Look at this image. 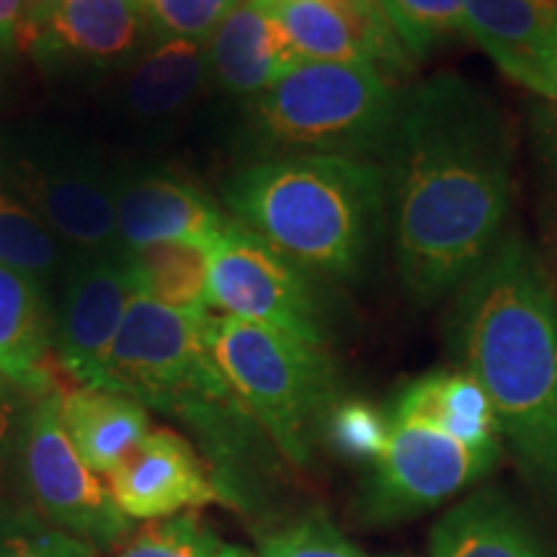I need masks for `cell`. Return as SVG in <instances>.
Masks as SVG:
<instances>
[{"label": "cell", "mask_w": 557, "mask_h": 557, "mask_svg": "<svg viewBox=\"0 0 557 557\" xmlns=\"http://www.w3.org/2000/svg\"><path fill=\"white\" fill-rule=\"evenodd\" d=\"M395 267L413 305L457 295L506 235L513 143L478 83L442 73L400 90L380 158Z\"/></svg>", "instance_id": "1"}, {"label": "cell", "mask_w": 557, "mask_h": 557, "mask_svg": "<svg viewBox=\"0 0 557 557\" xmlns=\"http://www.w3.org/2000/svg\"><path fill=\"white\" fill-rule=\"evenodd\" d=\"M451 346L496 410L504 442L534 485L557 498V289L519 230L455 295Z\"/></svg>", "instance_id": "2"}, {"label": "cell", "mask_w": 557, "mask_h": 557, "mask_svg": "<svg viewBox=\"0 0 557 557\" xmlns=\"http://www.w3.org/2000/svg\"><path fill=\"white\" fill-rule=\"evenodd\" d=\"M222 199L233 218L299 269L357 278L387 220L385 171L346 156H274L243 165Z\"/></svg>", "instance_id": "3"}, {"label": "cell", "mask_w": 557, "mask_h": 557, "mask_svg": "<svg viewBox=\"0 0 557 557\" xmlns=\"http://www.w3.org/2000/svg\"><path fill=\"white\" fill-rule=\"evenodd\" d=\"M207 312L132 297L101 369V389L181 418L201 438L227 504H238V465L253 444V416L230 387L207 341Z\"/></svg>", "instance_id": "4"}, {"label": "cell", "mask_w": 557, "mask_h": 557, "mask_svg": "<svg viewBox=\"0 0 557 557\" xmlns=\"http://www.w3.org/2000/svg\"><path fill=\"white\" fill-rule=\"evenodd\" d=\"M400 90L367 62L302 60L250 101L256 143L274 156H346L380 163Z\"/></svg>", "instance_id": "5"}, {"label": "cell", "mask_w": 557, "mask_h": 557, "mask_svg": "<svg viewBox=\"0 0 557 557\" xmlns=\"http://www.w3.org/2000/svg\"><path fill=\"white\" fill-rule=\"evenodd\" d=\"M207 341L253 421L292 465L305 468L325 416L338 400L329 351L269 325L212 312Z\"/></svg>", "instance_id": "6"}, {"label": "cell", "mask_w": 557, "mask_h": 557, "mask_svg": "<svg viewBox=\"0 0 557 557\" xmlns=\"http://www.w3.org/2000/svg\"><path fill=\"white\" fill-rule=\"evenodd\" d=\"M207 305L325 348L323 312L305 269L235 218L209 248Z\"/></svg>", "instance_id": "7"}, {"label": "cell", "mask_w": 557, "mask_h": 557, "mask_svg": "<svg viewBox=\"0 0 557 557\" xmlns=\"http://www.w3.org/2000/svg\"><path fill=\"white\" fill-rule=\"evenodd\" d=\"M24 478L47 519L90 547H111L129 519L83 462L60 418V393L37 398L24 421Z\"/></svg>", "instance_id": "8"}, {"label": "cell", "mask_w": 557, "mask_h": 557, "mask_svg": "<svg viewBox=\"0 0 557 557\" xmlns=\"http://www.w3.org/2000/svg\"><path fill=\"white\" fill-rule=\"evenodd\" d=\"M416 418H389V442L364 491L369 521H400L465 491L498 465Z\"/></svg>", "instance_id": "9"}, {"label": "cell", "mask_w": 557, "mask_h": 557, "mask_svg": "<svg viewBox=\"0 0 557 557\" xmlns=\"http://www.w3.org/2000/svg\"><path fill=\"white\" fill-rule=\"evenodd\" d=\"M3 184L52 233L86 250H124L116 230L114 181L88 160L45 152H3Z\"/></svg>", "instance_id": "10"}, {"label": "cell", "mask_w": 557, "mask_h": 557, "mask_svg": "<svg viewBox=\"0 0 557 557\" xmlns=\"http://www.w3.org/2000/svg\"><path fill=\"white\" fill-rule=\"evenodd\" d=\"M137 292L124 250H86L70 267L54 323L60 364L88 387H99L101 369Z\"/></svg>", "instance_id": "11"}, {"label": "cell", "mask_w": 557, "mask_h": 557, "mask_svg": "<svg viewBox=\"0 0 557 557\" xmlns=\"http://www.w3.org/2000/svg\"><path fill=\"white\" fill-rule=\"evenodd\" d=\"M127 519H165L189 508L227 504L212 472L176 431H150L107 475Z\"/></svg>", "instance_id": "12"}, {"label": "cell", "mask_w": 557, "mask_h": 557, "mask_svg": "<svg viewBox=\"0 0 557 557\" xmlns=\"http://www.w3.org/2000/svg\"><path fill=\"white\" fill-rule=\"evenodd\" d=\"M462 32L506 78L557 103V0H465Z\"/></svg>", "instance_id": "13"}, {"label": "cell", "mask_w": 557, "mask_h": 557, "mask_svg": "<svg viewBox=\"0 0 557 557\" xmlns=\"http://www.w3.org/2000/svg\"><path fill=\"white\" fill-rule=\"evenodd\" d=\"M114 212L127 250L165 240H191L212 248L233 222L199 186L163 173L114 181Z\"/></svg>", "instance_id": "14"}, {"label": "cell", "mask_w": 557, "mask_h": 557, "mask_svg": "<svg viewBox=\"0 0 557 557\" xmlns=\"http://www.w3.org/2000/svg\"><path fill=\"white\" fill-rule=\"evenodd\" d=\"M207 58L220 86L248 99H256L302 62L271 13L269 0H246L230 13L209 37Z\"/></svg>", "instance_id": "15"}, {"label": "cell", "mask_w": 557, "mask_h": 557, "mask_svg": "<svg viewBox=\"0 0 557 557\" xmlns=\"http://www.w3.org/2000/svg\"><path fill=\"white\" fill-rule=\"evenodd\" d=\"M387 416L426 421L480 455L500 457L504 451L493 403L483 385L465 369L431 372L413 380L400 389Z\"/></svg>", "instance_id": "16"}, {"label": "cell", "mask_w": 557, "mask_h": 557, "mask_svg": "<svg viewBox=\"0 0 557 557\" xmlns=\"http://www.w3.org/2000/svg\"><path fill=\"white\" fill-rule=\"evenodd\" d=\"M50 320L41 289L0 263V377L34 398L54 393Z\"/></svg>", "instance_id": "17"}, {"label": "cell", "mask_w": 557, "mask_h": 557, "mask_svg": "<svg viewBox=\"0 0 557 557\" xmlns=\"http://www.w3.org/2000/svg\"><path fill=\"white\" fill-rule=\"evenodd\" d=\"M60 418L83 462L101 475H109L150 434L143 403L101 387L60 393Z\"/></svg>", "instance_id": "18"}, {"label": "cell", "mask_w": 557, "mask_h": 557, "mask_svg": "<svg viewBox=\"0 0 557 557\" xmlns=\"http://www.w3.org/2000/svg\"><path fill=\"white\" fill-rule=\"evenodd\" d=\"M431 557H549L511 500L478 491L457 504L431 532Z\"/></svg>", "instance_id": "19"}, {"label": "cell", "mask_w": 557, "mask_h": 557, "mask_svg": "<svg viewBox=\"0 0 557 557\" xmlns=\"http://www.w3.org/2000/svg\"><path fill=\"white\" fill-rule=\"evenodd\" d=\"M145 26L150 29L148 9L139 0H65L34 45L90 62H114L135 50Z\"/></svg>", "instance_id": "20"}, {"label": "cell", "mask_w": 557, "mask_h": 557, "mask_svg": "<svg viewBox=\"0 0 557 557\" xmlns=\"http://www.w3.org/2000/svg\"><path fill=\"white\" fill-rule=\"evenodd\" d=\"M132 287L173 310L207 312L209 246L191 240H165L143 248H124Z\"/></svg>", "instance_id": "21"}, {"label": "cell", "mask_w": 557, "mask_h": 557, "mask_svg": "<svg viewBox=\"0 0 557 557\" xmlns=\"http://www.w3.org/2000/svg\"><path fill=\"white\" fill-rule=\"evenodd\" d=\"M209 67L207 45L165 39L139 60L127 81V103L139 116H169L197 94Z\"/></svg>", "instance_id": "22"}, {"label": "cell", "mask_w": 557, "mask_h": 557, "mask_svg": "<svg viewBox=\"0 0 557 557\" xmlns=\"http://www.w3.org/2000/svg\"><path fill=\"white\" fill-rule=\"evenodd\" d=\"M269 5L302 60L374 65L364 34L331 0H269Z\"/></svg>", "instance_id": "23"}, {"label": "cell", "mask_w": 557, "mask_h": 557, "mask_svg": "<svg viewBox=\"0 0 557 557\" xmlns=\"http://www.w3.org/2000/svg\"><path fill=\"white\" fill-rule=\"evenodd\" d=\"M60 259L52 230L0 181V263L45 289L58 276Z\"/></svg>", "instance_id": "24"}, {"label": "cell", "mask_w": 557, "mask_h": 557, "mask_svg": "<svg viewBox=\"0 0 557 557\" xmlns=\"http://www.w3.org/2000/svg\"><path fill=\"white\" fill-rule=\"evenodd\" d=\"M408 58H426L462 32L465 0H374Z\"/></svg>", "instance_id": "25"}, {"label": "cell", "mask_w": 557, "mask_h": 557, "mask_svg": "<svg viewBox=\"0 0 557 557\" xmlns=\"http://www.w3.org/2000/svg\"><path fill=\"white\" fill-rule=\"evenodd\" d=\"M0 557H96L86 542L39 517L34 508L0 504Z\"/></svg>", "instance_id": "26"}, {"label": "cell", "mask_w": 557, "mask_h": 557, "mask_svg": "<svg viewBox=\"0 0 557 557\" xmlns=\"http://www.w3.org/2000/svg\"><path fill=\"white\" fill-rule=\"evenodd\" d=\"M320 436L346 459L377 462L389 442V416L364 400H336L323 421Z\"/></svg>", "instance_id": "27"}, {"label": "cell", "mask_w": 557, "mask_h": 557, "mask_svg": "<svg viewBox=\"0 0 557 557\" xmlns=\"http://www.w3.org/2000/svg\"><path fill=\"white\" fill-rule=\"evenodd\" d=\"M222 547L197 513H176L152 519L116 557H220Z\"/></svg>", "instance_id": "28"}, {"label": "cell", "mask_w": 557, "mask_h": 557, "mask_svg": "<svg viewBox=\"0 0 557 557\" xmlns=\"http://www.w3.org/2000/svg\"><path fill=\"white\" fill-rule=\"evenodd\" d=\"M246 0H150L148 24L160 39L207 45L214 29Z\"/></svg>", "instance_id": "29"}, {"label": "cell", "mask_w": 557, "mask_h": 557, "mask_svg": "<svg viewBox=\"0 0 557 557\" xmlns=\"http://www.w3.org/2000/svg\"><path fill=\"white\" fill-rule=\"evenodd\" d=\"M259 557H364L323 513L305 519L271 534Z\"/></svg>", "instance_id": "30"}, {"label": "cell", "mask_w": 557, "mask_h": 557, "mask_svg": "<svg viewBox=\"0 0 557 557\" xmlns=\"http://www.w3.org/2000/svg\"><path fill=\"white\" fill-rule=\"evenodd\" d=\"M540 148L547 171L549 205H553L557 222V103H547V107L540 111Z\"/></svg>", "instance_id": "31"}, {"label": "cell", "mask_w": 557, "mask_h": 557, "mask_svg": "<svg viewBox=\"0 0 557 557\" xmlns=\"http://www.w3.org/2000/svg\"><path fill=\"white\" fill-rule=\"evenodd\" d=\"M65 0H26L24 13V47L34 45L41 37V32L50 26L54 13L62 9Z\"/></svg>", "instance_id": "32"}, {"label": "cell", "mask_w": 557, "mask_h": 557, "mask_svg": "<svg viewBox=\"0 0 557 557\" xmlns=\"http://www.w3.org/2000/svg\"><path fill=\"white\" fill-rule=\"evenodd\" d=\"M18 408H21L18 387L5 377H0V451L5 449V444H9V438L13 434V426H16Z\"/></svg>", "instance_id": "33"}, {"label": "cell", "mask_w": 557, "mask_h": 557, "mask_svg": "<svg viewBox=\"0 0 557 557\" xmlns=\"http://www.w3.org/2000/svg\"><path fill=\"white\" fill-rule=\"evenodd\" d=\"M220 557H256V555H250V553H246V549H240V547H222Z\"/></svg>", "instance_id": "34"}, {"label": "cell", "mask_w": 557, "mask_h": 557, "mask_svg": "<svg viewBox=\"0 0 557 557\" xmlns=\"http://www.w3.org/2000/svg\"><path fill=\"white\" fill-rule=\"evenodd\" d=\"M139 3H143V5H145V9H148V5H150V0H139Z\"/></svg>", "instance_id": "35"}, {"label": "cell", "mask_w": 557, "mask_h": 557, "mask_svg": "<svg viewBox=\"0 0 557 557\" xmlns=\"http://www.w3.org/2000/svg\"><path fill=\"white\" fill-rule=\"evenodd\" d=\"M393 557H408V555H393Z\"/></svg>", "instance_id": "36"}]
</instances>
